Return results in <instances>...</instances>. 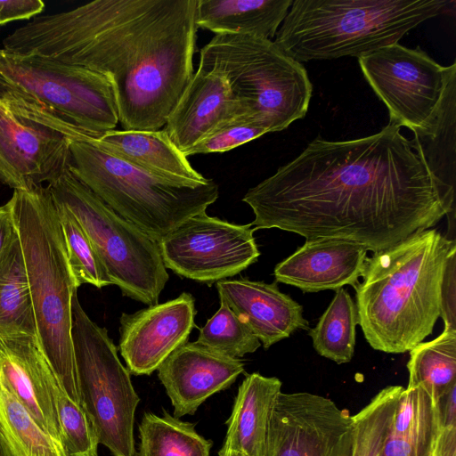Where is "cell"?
I'll return each mask as SVG.
<instances>
[{"mask_svg": "<svg viewBox=\"0 0 456 456\" xmlns=\"http://www.w3.org/2000/svg\"><path fill=\"white\" fill-rule=\"evenodd\" d=\"M242 201L255 215L254 231L341 240L372 253L430 229L454 209L392 123L358 139L316 137Z\"/></svg>", "mask_w": 456, "mask_h": 456, "instance_id": "1", "label": "cell"}, {"mask_svg": "<svg viewBox=\"0 0 456 456\" xmlns=\"http://www.w3.org/2000/svg\"><path fill=\"white\" fill-rule=\"evenodd\" d=\"M197 3L94 0L33 18L7 35L2 48L102 75L124 130H159L194 74Z\"/></svg>", "mask_w": 456, "mask_h": 456, "instance_id": "2", "label": "cell"}, {"mask_svg": "<svg viewBox=\"0 0 456 456\" xmlns=\"http://www.w3.org/2000/svg\"><path fill=\"white\" fill-rule=\"evenodd\" d=\"M454 249V240L427 229L367 258L362 281L354 288L358 324L373 349L403 354L432 333Z\"/></svg>", "mask_w": 456, "mask_h": 456, "instance_id": "3", "label": "cell"}, {"mask_svg": "<svg viewBox=\"0 0 456 456\" xmlns=\"http://www.w3.org/2000/svg\"><path fill=\"white\" fill-rule=\"evenodd\" d=\"M13 192L37 338L62 389L81 405L72 341V300L78 287L56 205L46 185Z\"/></svg>", "mask_w": 456, "mask_h": 456, "instance_id": "4", "label": "cell"}, {"mask_svg": "<svg viewBox=\"0 0 456 456\" xmlns=\"http://www.w3.org/2000/svg\"><path fill=\"white\" fill-rule=\"evenodd\" d=\"M448 0H293L274 43L298 62L360 57L398 43Z\"/></svg>", "mask_w": 456, "mask_h": 456, "instance_id": "5", "label": "cell"}, {"mask_svg": "<svg viewBox=\"0 0 456 456\" xmlns=\"http://www.w3.org/2000/svg\"><path fill=\"white\" fill-rule=\"evenodd\" d=\"M96 134L69 142L73 175L121 217L156 241L219 196L212 179L182 183L143 170L102 148Z\"/></svg>", "mask_w": 456, "mask_h": 456, "instance_id": "6", "label": "cell"}, {"mask_svg": "<svg viewBox=\"0 0 456 456\" xmlns=\"http://www.w3.org/2000/svg\"><path fill=\"white\" fill-rule=\"evenodd\" d=\"M200 52L222 69L247 114L267 133L284 130L306 115L313 94L307 71L273 41L215 34Z\"/></svg>", "mask_w": 456, "mask_h": 456, "instance_id": "7", "label": "cell"}, {"mask_svg": "<svg viewBox=\"0 0 456 456\" xmlns=\"http://www.w3.org/2000/svg\"><path fill=\"white\" fill-rule=\"evenodd\" d=\"M46 187L77 218L122 294L158 304L169 278L158 241L106 205L73 175L69 164Z\"/></svg>", "mask_w": 456, "mask_h": 456, "instance_id": "8", "label": "cell"}, {"mask_svg": "<svg viewBox=\"0 0 456 456\" xmlns=\"http://www.w3.org/2000/svg\"><path fill=\"white\" fill-rule=\"evenodd\" d=\"M72 341L81 406L99 444L113 456H136L134 425L140 397L107 330L91 320L77 293L72 300Z\"/></svg>", "mask_w": 456, "mask_h": 456, "instance_id": "9", "label": "cell"}, {"mask_svg": "<svg viewBox=\"0 0 456 456\" xmlns=\"http://www.w3.org/2000/svg\"><path fill=\"white\" fill-rule=\"evenodd\" d=\"M0 84L94 134L119 122L110 83L82 67L0 47Z\"/></svg>", "mask_w": 456, "mask_h": 456, "instance_id": "10", "label": "cell"}, {"mask_svg": "<svg viewBox=\"0 0 456 456\" xmlns=\"http://www.w3.org/2000/svg\"><path fill=\"white\" fill-rule=\"evenodd\" d=\"M362 72L389 112V123L412 132L426 127L436 113L449 74L424 51L389 45L358 57Z\"/></svg>", "mask_w": 456, "mask_h": 456, "instance_id": "11", "label": "cell"}, {"mask_svg": "<svg viewBox=\"0 0 456 456\" xmlns=\"http://www.w3.org/2000/svg\"><path fill=\"white\" fill-rule=\"evenodd\" d=\"M254 232L250 224H236L202 212L158 243L166 268L210 284L232 277L257 261L260 252Z\"/></svg>", "mask_w": 456, "mask_h": 456, "instance_id": "12", "label": "cell"}, {"mask_svg": "<svg viewBox=\"0 0 456 456\" xmlns=\"http://www.w3.org/2000/svg\"><path fill=\"white\" fill-rule=\"evenodd\" d=\"M354 428L347 410L308 392H281L273 404L265 456H353Z\"/></svg>", "mask_w": 456, "mask_h": 456, "instance_id": "13", "label": "cell"}, {"mask_svg": "<svg viewBox=\"0 0 456 456\" xmlns=\"http://www.w3.org/2000/svg\"><path fill=\"white\" fill-rule=\"evenodd\" d=\"M70 140L0 102V181L28 191L56 179L70 162Z\"/></svg>", "mask_w": 456, "mask_h": 456, "instance_id": "14", "label": "cell"}, {"mask_svg": "<svg viewBox=\"0 0 456 456\" xmlns=\"http://www.w3.org/2000/svg\"><path fill=\"white\" fill-rule=\"evenodd\" d=\"M195 299L183 292L120 317L118 348L126 369L134 375H151L179 346L195 326Z\"/></svg>", "mask_w": 456, "mask_h": 456, "instance_id": "15", "label": "cell"}, {"mask_svg": "<svg viewBox=\"0 0 456 456\" xmlns=\"http://www.w3.org/2000/svg\"><path fill=\"white\" fill-rule=\"evenodd\" d=\"M244 114L248 115L232 91L224 73L200 52L199 68L163 129L185 154L217 126Z\"/></svg>", "mask_w": 456, "mask_h": 456, "instance_id": "16", "label": "cell"}, {"mask_svg": "<svg viewBox=\"0 0 456 456\" xmlns=\"http://www.w3.org/2000/svg\"><path fill=\"white\" fill-rule=\"evenodd\" d=\"M244 363L195 342L176 348L158 368L174 416L193 415L212 395L230 387Z\"/></svg>", "mask_w": 456, "mask_h": 456, "instance_id": "17", "label": "cell"}, {"mask_svg": "<svg viewBox=\"0 0 456 456\" xmlns=\"http://www.w3.org/2000/svg\"><path fill=\"white\" fill-rule=\"evenodd\" d=\"M0 376L36 421L61 443L54 401L61 384L37 337L0 338Z\"/></svg>", "mask_w": 456, "mask_h": 456, "instance_id": "18", "label": "cell"}, {"mask_svg": "<svg viewBox=\"0 0 456 456\" xmlns=\"http://www.w3.org/2000/svg\"><path fill=\"white\" fill-rule=\"evenodd\" d=\"M368 250L357 244L334 239L305 240L274 268L275 281L303 292L337 290L354 287L364 270Z\"/></svg>", "mask_w": 456, "mask_h": 456, "instance_id": "19", "label": "cell"}, {"mask_svg": "<svg viewBox=\"0 0 456 456\" xmlns=\"http://www.w3.org/2000/svg\"><path fill=\"white\" fill-rule=\"evenodd\" d=\"M216 286L220 300L248 325L265 349L297 330L308 329L302 305L282 293L277 281L225 279Z\"/></svg>", "mask_w": 456, "mask_h": 456, "instance_id": "20", "label": "cell"}, {"mask_svg": "<svg viewBox=\"0 0 456 456\" xmlns=\"http://www.w3.org/2000/svg\"><path fill=\"white\" fill-rule=\"evenodd\" d=\"M95 140L108 151L159 177L191 184L208 180L191 167L163 128L151 131L113 129L97 134Z\"/></svg>", "mask_w": 456, "mask_h": 456, "instance_id": "21", "label": "cell"}, {"mask_svg": "<svg viewBox=\"0 0 456 456\" xmlns=\"http://www.w3.org/2000/svg\"><path fill=\"white\" fill-rule=\"evenodd\" d=\"M281 389L278 378L248 374L238 388L221 449L265 456L270 418Z\"/></svg>", "mask_w": 456, "mask_h": 456, "instance_id": "22", "label": "cell"}, {"mask_svg": "<svg viewBox=\"0 0 456 456\" xmlns=\"http://www.w3.org/2000/svg\"><path fill=\"white\" fill-rule=\"evenodd\" d=\"M411 146L443 197L454 206L456 180V63L428 125L413 132Z\"/></svg>", "mask_w": 456, "mask_h": 456, "instance_id": "23", "label": "cell"}, {"mask_svg": "<svg viewBox=\"0 0 456 456\" xmlns=\"http://www.w3.org/2000/svg\"><path fill=\"white\" fill-rule=\"evenodd\" d=\"M441 428L438 404L422 387L400 394L382 456H432Z\"/></svg>", "mask_w": 456, "mask_h": 456, "instance_id": "24", "label": "cell"}, {"mask_svg": "<svg viewBox=\"0 0 456 456\" xmlns=\"http://www.w3.org/2000/svg\"><path fill=\"white\" fill-rule=\"evenodd\" d=\"M293 0H198V28L215 34H249L272 40Z\"/></svg>", "mask_w": 456, "mask_h": 456, "instance_id": "25", "label": "cell"}, {"mask_svg": "<svg viewBox=\"0 0 456 456\" xmlns=\"http://www.w3.org/2000/svg\"><path fill=\"white\" fill-rule=\"evenodd\" d=\"M37 337L19 234L0 255V338Z\"/></svg>", "mask_w": 456, "mask_h": 456, "instance_id": "26", "label": "cell"}, {"mask_svg": "<svg viewBox=\"0 0 456 456\" xmlns=\"http://www.w3.org/2000/svg\"><path fill=\"white\" fill-rule=\"evenodd\" d=\"M409 352L407 387H422L438 404L456 384V329L444 326L435 339L420 342Z\"/></svg>", "mask_w": 456, "mask_h": 456, "instance_id": "27", "label": "cell"}, {"mask_svg": "<svg viewBox=\"0 0 456 456\" xmlns=\"http://www.w3.org/2000/svg\"><path fill=\"white\" fill-rule=\"evenodd\" d=\"M137 456H210L212 441L200 436L195 424L163 410V415L145 412L139 424Z\"/></svg>", "mask_w": 456, "mask_h": 456, "instance_id": "28", "label": "cell"}, {"mask_svg": "<svg viewBox=\"0 0 456 456\" xmlns=\"http://www.w3.org/2000/svg\"><path fill=\"white\" fill-rule=\"evenodd\" d=\"M0 426L14 456H67L62 444L36 421L1 376Z\"/></svg>", "mask_w": 456, "mask_h": 456, "instance_id": "29", "label": "cell"}, {"mask_svg": "<svg viewBox=\"0 0 456 456\" xmlns=\"http://www.w3.org/2000/svg\"><path fill=\"white\" fill-rule=\"evenodd\" d=\"M358 317L355 303L343 288L335 290L316 326L310 330L315 351L338 364L349 362L354 353Z\"/></svg>", "mask_w": 456, "mask_h": 456, "instance_id": "30", "label": "cell"}, {"mask_svg": "<svg viewBox=\"0 0 456 456\" xmlns=\"http://www.w3.org/2000/svg\"><path fill=\"white\" fill-rule=\"evenodd\" d=\"M403 388L402 386L386 387L352 416L354 428L353 456H382L385 440Z\"/></svg>", "mask_w": 456, "mask_h": 456, "instance_id": "31", "label": "cell"}, {"mask_svg": "<svg viewBox=\"0 0 456 456\" xmlns=\"http://www.w3.org/2000/svg\"><path fill=\"white\" fill-rule=\"evenodd\" d=\"M64 237L69 265L77 286L91 284L98 289L112 285L101 257L74 215L54 200Z\"/></svg>", "mask_w": 456, "mask_h": 456, "instance_id": "32", "label": "cell"}, {"mask_svg": "<svg viewBox=\"0 0 456 456\" xmlns=\"http://www.w3.org/2000/svg\"><path fill=\"white\" fill-rule=\"evenodd\" d=\"M196 342L237 359L261 346L248 325L223 300L217 312L200 329Z\"/></svg>", "mask_w": 456, "mask_h": 456, "instance_id": "33", "label": "cell"}, {"mask_svg": "<svg viewBox=\"0 0 456 456\" xmlns=\"http://www.w3.org/2000/svg\"><path fill=\"white\" fill-rule=\"evenodd\" d=\"M54 401L66 455L98 456V436L83 407L75 403L61 385L54 390Z\"/></svg>", "mask_w": 456, "mask_h": 456, "instance_id": "34", "label": "cell"}, {"mask_svg": "<svg viewBox=\"0 0 456 456\" xmlns=\"http://www.w3.org/2000/svg\"><path fill=\"white\" fill-rule=\"evenodd\" d=\"M248 115H239L223 122L185 152V156L224 152L266 134Z\"/></svg>", "mask_w": 456, "mask_h": 456, "instance_id": "35", "label": "cell"}, {"mask_svg": "<svg viewBox=\"0 0 456 456\" xmlns=\"http://www.w3.org/2000/svg\"><path fill=\"white\" fill-rule=\"evenodd\" d=\"M456 249L448 257L440 289V317L444 326L456 329Z\"/></svg>", "mask_w": 456, "mask_h": 456, "instance_id": "36", "label": "cell"}, {"mask_svg": "<svg viewBox=\"0 0 456 456\" xmlns=\"http://www.w3.org/2000/svg\"><path fill=\"white\" fill-rule=\"evenodd\" d=\"M44 10L45 3L41 0H0V25L35 18Z\"/></svg>", "mask_w": 456, "mask_h": 456, "instance_id": "37", "label": "cell"}, {"mask_svg": "<svg viewBox=\"0 0 456 456\" xmlns=\"http://www.w3.org/2000/svg\"><path fill=\"white\" fill-rule=\"evenodd\" d=\"M15 194L4 205L0 206V255L17 235L15 216Z\"/></svg>", "mask_w": 456, "mask_h": 456, "instance_id": "38", "label": "cell"}, {"mask_svg": "<svg viewBox=\"0 0 456 456\" xmlns=\"http://www.w3.org/2000/svg\"><path fill=\"white\" fill-rule=\"evenodd\" d=\"M441 427L456 426V384L439 399Z\"/></svg>", "mask_w": 456, "mask_h": 456, "instance_id": "39", "label": "cell"}, {"mask_svg": "<svg viewBox=\"0 0 456 456\" xmlns=\"http://www.w3.org/2000/svg\"><path fill=\"white\" fill-rule=\"evenodd\" d=\"M432 456H456V426L441 427Z\"/></svg>", "mask_w": 456, "mask_h": 456, "instance_id": "40", "label": "cell"}, {"mask_svg": "<svg viewBox=\"0 0 456 456\" xmlns=\"http://www.w3.org/2000/svg\"><path fill=\"white\" fill-rule=\"evenodd\" d=\"M0 456H14L7 444V441L4 437V436L1 426H0Z\"/></svg>", "mask_w": 456, "mask_h": 456, "instance_id": "41", "label": "cell"}, {"mask_svg": "<svg viewBox=\"0 0 456 456\" xmlns=\"http://www.w3.org/2000/svg\"><path fill=\"white\" fill-rule=\"evenodd\" d=\"M218 456H247L241 452L232 451V450H223L220 449L218 452Z\"/></svg>", "mask_w": 456, "mask_h": 456, "instance_id": "42", "label": "cell"}]
</instances>
